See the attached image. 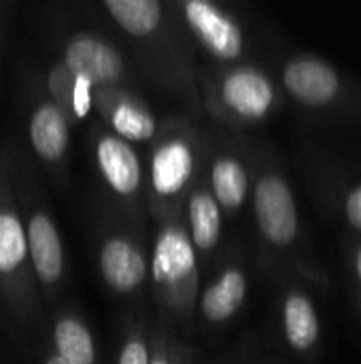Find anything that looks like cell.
Segmentation results:
<instances>
[{
  "label": "cell",
  "instance_id": "6da1fadb",
  "mask_svg": "<svg viewBox=\"0 0 361 364\" xmlns=\"http://www.w3.org/2000/svg\"><path fill=\"white\" fill-rule=\"evenodd\" d=\"M149 275L160 301L172 311H191L198 299V252L179 220L166 222L153 243Z\"/></svg>",
  "mask_w": 361,
  "mask_h": 364
},
{
  "label": "cell",
  "instance_id": "7a4b0ae2",
  "mask_svg": "<svg viewBox=\"0 0 361 364\" xmlns=\"http://www.w3.org/2000/svg\"><path fill=\"white\" fill-rule=\"evenodd\" d=\"M198 141L187 128H168L149 158V194L160 215L177 213L198 173Z\"/></svg>",
  "mask_w": 361,
  "mask_h": 364
},
{
  "label": "cell",
  "instance_id": "3957f363",
  "mask_svg": "<svg viewBox=\"0 0 361 364\" xmlns=\"http://www.w3.org/2000/svg\"><path fill=\"white\" fill-rule=\"evenodd\" d=\"M28 232L15 209L13 196L0 177V286L11 307H17L19 314H30L32 309V290H30V271L28 267Z\"/></svg>",
  "mask_w": 361,
  "mask_h": 364
},
{
  "label": "cell",
  "instance_id": "277c9868",
  "mask_svg": "<svg viewBox=\"0 0 361 364\" xmlns=\"http://www.w3.org/2000/svg\"><path fill=\"white\" fill-rule=\"evenodd\" d=\"M253 211L257 230L268 245L287 250L296 243L300 230L298 205L283 175L272 171L260 175L253 188Z\"/></svg>",
  "mask_w": 361,
  "mask_h": 364
},
{
  "label": "cell",
  "instance_id": "5b68a950",
  "mask_svg": "<svg viewBox=\"0 0 361 364\" xmlns=\"http://www.w3.org/2000/svg\"><path fill=\"white\" fill-rule=\"evenodd\" d=\"M217 100L226 113L240 122H264L277 107V92L264 70L234 66L221 75Z\"/></svg>",
  "mask_w": 361,
  "mask_h": 364
},
{
  "label": "cell",
  "instance_id": "8992f818",
  "mask_svg": "<svg viewBox=\"0 0 361 364\" xmlns=\"http://www.w3.org/2000/svg\"><path fill=\"white\" fill-rule=\"evenodd\" d=\"M183 21L196 41L219 62H236L245 53V32L240 23L221 6L209 0H183Z\"/></svg>",
  "mask_w": 361,
  "mask_h": 364
},
{
  "label": "cell",
  "instance_id": "52a82bcc",
  "mask_svg": "<svg viewBox=\"0 0 361 364\" xmlns=\"http://www.w3.org/2000/svg\"><path fill=\"white\" fill-rule=\"evenodd\" d=\"M62 64L70 73L87 79L96 90L115 87L126 79V62L121 53L111 43L94 34L72 36L64 47Z\"/></svg>",
  "mask_w": 361,
  "mask_h": 364
},
{
  "label": "cell",
  "instance_id": "ba28073f",
  "mask_svg": "<svg viewBox=\"0 0 361 364\" xmlns=\"http://www.w3.org/2000/svg\"><path fill=\"white\" fill-rule=\"evenodd\" d=\"M285 92L300 105L321 109L332 105L343 92V79L332 64L313 55H296L281 70Z\"/></svg>",
  "mask_w": 361,
  "mask_h": 364
},
{
  "label": "cell",
  "instance_id": "9c48e42d",
  "mask_svg": "<svg viewBox=\"0 0 361 364\" xmlns=\"http://www.w3.org/2000/svg\"><path fill=\"white\" fill-rule=\"evenodd\" d=\"M94 156L98 171L113 194L123 200H134L140 196L145 186V171L132 143L104 130L96 139Z\"/></svg>",
  "mask_w": 361,
  "mask_h": 364
},
{
  "label": "cell",
  "instance_id": "30bf717a",
  "mask_svg": "<svg viewBox=\"0 0 361 364\" xmlns=\"http://www.w3.org/2000/svg\"><path fill=\"white\" fill-rule=\"evenodd\" d=\"M28 252L34 279L43 292H51L64 277V247L60 230L45 207L32 209L28 218Z\"/></svg>",
  "mask_w": 361,
  "mask_h": 364
},
{
  "label": "cell",
  "instance_id": "8fae6325",
  "mask_svg": "<svg viewBox=\"0 0 361 364\" xmlns=\"http://www.w3.org/2000/svg\"><path fill=\"white\" fill-rule=\"evenodd\" d=\"M98 267L104 284L117 294H134L149 275V260L143 247L126 235H111L102 241Z\"/></svg>",
  "mask_w": 361,
  "mask_h": 364
},
{
  "label": "cell",
  "instance_id": "7c38bea8",
  "mask_svg": "<svg viewBox=\"0 0 361 364\" xmlns=\"http://www.w3.org/2000/svg\"><path fill=\"white\" fill-rule=\"evenodd\" d=\"M94 102L106 117L111 132L128 143H147L157 134L155 115L134 96L117 92L115 87H98Z\"/></svg>",
  "mask_w": 361,
  "mask_h": 364
},
{
  "label": "cell",
  "instance_id": "4fadbf2b",
  "mask_svg": "<svg viewBox=\"0 0 361 364\" xmlns=\"http://www.w3.org/2000/svg\"><path fill=\"white\" fill-rule=\"evenodd\" d=\"M70 122L51 100H40L30 115V145L43 162L55 164L68 151Z\"/></svg>",
  "mask_w": 361,
  "mask_h": 364
},
{
  "label": "cell",
  "instance_id": "5bb4252c",
  "mask_svg": "<svg viewBox=\"0 0 361 364\" xmlns=\"http://www.w3.org/2000/svg\"><path fill=\"white\" fill-rule=\"evenodd\" d=\"M247 275L240 267H226L221 275L202 290L198 299V311L209 324L230 322L245 305Z\"/></svg>",
  "mask_w": 361,
  "mask_h": 364
},
{
  "label": "cell",
  "instance_id": "9a60e30c",
  "mask_svg": "<svg viewBox=\"0 0 361 364\" xmlns=\"http://www.w3.org/2000/svg\"><path fill=\"white\" fill-rule=\"evenodd\" d=\"M283 335L287 346L306 354L315 350L321 337V322L315 303L302 290H289L283 301Z\"/></svg>",
  "mask_w": 361,
  "mask_h": 364
},
{
  "label": "cell",
  "instance_id": "2e32d148",
  "mask_svg": "<svg viewBox=\"0 0 361 364\" xmlns=\"http://www.w3.org/2000/svg\"><path fill=\"white\" fill-rule=\"evenodd\" d=\"M221 207L211 194V190L196 186L187 196V232L200 256H209L219 239L223 228Z\"/></svg>",
  "mask_w": 361,
  "mask_h": 364
},
{
  "label": "cell",
  "instance_id": "e0dca14e",
  "mask_svg": "<svg viewBox=\"0 0 361 364\" xmlns=\"http://www.w3.org/2000/svg\"><path fill=\"white\" fill-rule=\"evenodd\" d=\"M47 87L51 100L62 109L68 122H81L89 115L96 87L87 79L70 73L64 64H57L47 75Z\"/></svg>",
  "mask_w": 361,
  "mask_h": 364
},
{
  "label": "cell",
  "instance_id": "ac0fdd59",
  "mask_svg": "<svg viewBox=\"0 0 361 364\" xmlns=\"http://www.w3.org/2000/svg\"><path fill=\"white\" fill-rule=\"evenodd\" d=\"M211 194L226 211H238L245 207L249 194V171L238 156L219 154L211 164Z\"/></svg>",
  "mask_w": 361,
  "mask_h": 364
},
{
  "label": "cell",
  "instance_id": "d6986e66",
  "mask_svg": "<svg viewBox=\"0 0 361 364\" xmlns=\"http://www.w3.org/2000/svg\"><path fill=\"white\" fill-rule=\"evenodd\" d=\"M102 6L111 19L134 38L153 36L164 21V4L160 0H106Z\"/></svg>",
  "mask_w": 361,
  "mask_h": 364
},
{
  "label": "cell",
  "instance_id": "ffe728a7",
  "mask_svg": "<svg viewBox=\"0 0 361 364\" xmlns=\"http://www.w3.org/2000/svg\"><path fill=\"white\" fill-rule=\"evenodd\" d=\"M53 348L66 364H96V343L89 328L72 314H60L53 324Z\"/></svg>",
  "mask_w": 361,
  "mask_h": 364
},
{
  "label": "cell",
  "instance_id": "44dd1931",
  "mask_svg": "<svg viewBox=\"0 0 361 364\" xmlns=\"http://www.w3.org/2000/svg\"><path fill=\"white\" fill-rule=\"evenodd\" d=\"M117 364H151V343L147 341L143 328L130 331L119 350Z\"/></svg>",
  "mask_w": 361,
  "mask_h": 364
},
{
  "label": "cell",
  "instance_id": "7402d4cb",
  "mask_svg": "<svg viewBox=\"0 0 361 364\" xmlns=\"http://www.w3.org/2000/svg\"><path fill=\"white\" fill-rule=\"evenodd\" d=\"M345 218L353 230L361 232V181L355 183L345 196Z\"/></svg>",
  "mask_w": 361,
  "mask_h": 364
},
{
  "label": "cell",
  "instance_id": "603a6c76",
  "mask_svg": "<svg viewBox=\"0 0 361 364\" xmlns=\"http://www.w3.org/2000/svg\"><path fill=\"white\" fill-rule=\"evenodd\" d=\"M151 364H172L170 346L166 343L164 333H153V341H151Z\"/></svg>",
  "mask_w": 361,
  "mask_h": 364
},
{
  "label": "cell",
  "instance_id": "cb8c5ba5",
  "mask_svg": "<svg viewBox=\"0 0 361 364\" xmlns=\"http://www.w3.org/2000/svg\"><path fill=\"white\" fill-rule=\"evenodd\" d=\"M170 356H172V364H194V354L185 346L179 343L170 346Z\"/></svg>",
  "mask_w": 361,
  "mask_h": 364
},
{
  "label": "cell",
  "instance_id": "d4e9b609",
  "mask_svg": "<svg viewBox=\"0 0 361 364\" xmlns=\"http://www.w3.org/2000/svg\"><path fill=\"white\" fill-rule=\"evenodd\" d=\"M353 267H355V275H357V282H360L361 290V245H357L355 254H353Z\"/></svg>",
  "mask_w": 361,
  "mask_h": 364
},
{
  "label": "cell",
  "instance_id": "484cf974",
  "mask_svg": "<svg viewBox=\"0 0 361 364\" xmlns=\"http://www.w3.org/2000/svg\"><path fill=\"white\" fill-rule=\"evenodd\" d=\"M43 364H66V363H64V360H62V358H60L55 352H49V354L45 356V363Z\"/></svg>",
  "mask_w": 361,
  "mask_h": 364
}]
</instances>
